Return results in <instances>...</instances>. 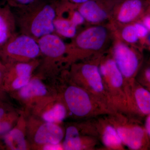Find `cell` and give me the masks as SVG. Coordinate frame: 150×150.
<instances>
[{"instance_id": "cell-1", "label": "cell", "mask_w": 150, "mask_h": 150, "mask_svg": "<svg viewBox=\"0 0 150 150\" xmlns=\"http://www.w3.org/2000/svg\"><path fill=\"white\" fill-rule=\"evenodd\" d=\"M115 38V30L109 23L91 25L67 43L64 63L70 66L78 61L102 56L110 50Z\"/></svg>"}, {"instance_id": "cell-2", "label": "cell", "mask_w": 150, "mask_h": 150, "mask_svg": "<svg viewBox=\"0 0 150 150\" xmlns=\"http://www.w3.org/2000/svg\"><path fill=\"white\" fill-rule=\"evenodd\" d=\"M60 4V0H42L27 7L16 9L14 13L20 33L37 40L55 33L54 21Z\"/></svg>"}, {"instance_id": "cell-3", "label": "cell", "mask_w": 150, "mask_h": 150, "mask_svg": "<svg viewBox=\"0 0 150 150\" xmlns=\"http://www.w3.org/2000/svg\"><path fill=\"white\" fill-rule=\"evenodd\" d=\"M99 68L112 110L131 115L124 79L110 51L101 57Z\"/></svg>"}, {"instance_id": "cell-4", "label": "cell", "mask_w": 150, "mask_h": 150, "mask_svg": "<svg viewBox=\"0 0 150 150\" xmlns=\"http://www.w3.org/2000/svg\"><path fill=\"white\" fill-rule=\"evenodd\" d=\"M103 56L73 63L70 65L69 74L74 83L85 89L115 112L110 105L100 70V62Z\"/></svg>"}, {"instance_id": "cell-5", "label": "cell", "mask_w": 150, "mask_h": 150, "mask_svg": "<svg viewBox=\"0 0 150 150\" xmlns=\"http://www.w3.org/2000/svg\"><path fill=\"white\" fill-rule=\"evenodd\" d=\"M64 99L67 108L76 117H95L114 113L88 92L77 85L67 88Z\"/></svg>"}, {"instance_id": "cell-6", "label": "cell", "mask_w": 150, "mask_h": 150, "mask_svg": "<svg viewBox=\"0 0 150 150\" xmlns=\"http://www.w3.org/2000/svg\"><path fill=\"white\" fill-rule=\"evenodd\" d=\"M108 119L116 129L123 145L134 150H147L150 148V138L136 117L116 112Z\"/></svg>"}, {"instance_id": "cell-7", "label": "cell", "mask_w": 150, "mask_h": 150, "mask_svg": "<svg viewBox=\"0 0 150 150\" xmlns=\"http://www.w3.org/2000/svg\"><path fill=\"white\" fill-rule=\"evenodd\" d=\"M40 56L37 40L21 33L13 36L0 50L1 61L5 64L32 62Z\"/></svg>"}, {"instance_id": "cell-8", "label": "cell", "mask_w": 150, "mask_h": 150, "mask_svg": "<svg viewBox=\"0 0 150 150\" xmlns=\"http://www.w3.org/2000/svg\"><path fill=\"white\" fill-rule=\"evenodd\" d=\"M109 51L123 75L126 86L133 83L142 67V57L140 51L115 36Z\"/></svg>"}, {"instance_id": "cell-9", "label": "cell", "mask_w": 150, "mask_h": 150, "mask_svg": "<svg viewBox=\"0 0 150 150\" xmlns=\"http://www.w3.org/2000/svg\"><path fill=\"white\" fill-rule=\"evenodd\" d=\"M150 1L121 0L115 6L108 23L114 29L137 22L146 13Z\"/></svg>"}, {"instance_id": "cell-10", "label": "cell", "mask_w": 150, "mask_h": 150, "mask_svg": "<svg viewBox=\"0 0 150 150\" xmlns=\"http://www.w3.org/2000/svg\"><path fill=\"white\" fill-rule=\"evenodd\" d=\"M121 0H89L77 7L86 22L91 25L108 23Z\"/></svg>"}, {"instance_id": "cell-11", "label": "cell", "mask_w": 150, "mask_h": 150, "mask_svg": "<svg viewBox=\"0 0 150 150\" xmlns=\"http://www.w3.org/2000/svg\"><path fill=\"white\" fill-rule=\"evenodd\" d=\"M40 49V56L44 58L45 69H53L55 63H64L67 43L55 33L40 38L37 40Z\"/></svg>"}, {"instance_id": "cell-12", "label": "cell", "mask_w": 150, "mask_h": 150, "mask_svg": "<svg viewBox=\"0 0 150 150\" xmlns=\"http://www.w3.org/2000/svg\"><path fill=\"white\" fill-rule=\"evenodd\" d=\"M6 67L4 88L5 91H13L28 83L35 66L31 62H21L6 65Z\"/></svg>"}, {"instance_id": "cell-13", "label": "cell", "mask_w": 150, "mask_h": 150, "mask_svg": "<svg viewBox=\"0 0 150 150\" xmlns=\"http://www.w3.org/2000/svg\"><path fill=\"white\" fill-rule=\"evenodd\" d=\"M126 93L131 115L146 117L150 114V92L136 79L126 86Z\"/></svg>"}, {"instance_id": "cell-14", "label": "cell", "mask_w": 150, "mask_h": 150, "mask_svg": "<svg viewBox=\"0 0 150 150\" xmlns=\"http://www.w3.org/2000/svg\"><path fill=\"white\" fill-rule=\"evenodd\" d=\"M96 121L91 131L92 136L99 137L103 144L110 150H123V144L114 126L108 118Z\"/></svg>"}, {"instance_id": "cell-15", "label": "cell", "mask_w": 150, "mask_h": 150, "mask_svg": "<svg viewBox=\"0 0 150 150\" xmlns=\"http://www.w3.org/2000/svg\"><path fill=\"white\" fill-rule=\"evenodd\" d=\"M76 8L72 6H68L66 15L62 3L59 5L54 25L55 33L61 38L72 39L77 34L78 26L75 24L72 18L73 11Z\"/></svg>"}, {"instance_id": "cell-16", "label": "cell", "mask_w": 150, "mask_h": 150, "mask_svg": "<svg viewBox=\"0 0 150 150\" xmlns=\"http://www.w3.org/2000/svg\"><path fill=\"white\" fill-rule=\"evenodd\" d=\"M96 137H86L85 139L81 137L76 127L71 126L67 128L64 140L63 142V149L80 150L91 149L96 144Z\"/></svg>"}, {"instance_id": "cell-17", "label": "cell", "mask_w": 150, "mask_h": 150, "mask_svg": "<svg viewBox=\"0 0 150 150\" xmlns=\"http://www.w3.org/2000/svg\"><path fill=\"white\" fill-rule=\"evenodd\" d=\"M16 19L8 4L0 7V48L16 34Z\"/></svg>"}, {"instance_id": "cell-18", "label": "cell", "mask_w": 150, "mask_h": 150, "mask_svg": "<svg viewBox=\"0 0 150 150\" xmlns=\"http://www.w3.org/2000/svg\"><path fill=\"white\" fill-rule=\"evenodd\" d=\"M63 130L56 123L46 122L38 128L34 141L38 144H59L64 138Z\"/></svg>"}, {"instance_id": "cell-19", "label": "cell", "mask_w": 150, "mask_h": 150, "mask_svg": "<svg viewBox=\"0 0 150 150\" xmlns=\"http://www.w3.org/2000/svg\"><path fill=\"white\" fill-rule=\"evenodd\" d=\"M18 90L19 96L24 99L44 96L47 92L46 86L37 78L31 79L26 85Z\"/></svg>"}, {"instance_id": "cell-20", "label": "cell", "mask_w": 150, "mask_h": 150, "mask_svg": "<svg viewBox=\"0 0 150 150\" xmlns=\"http://www.w3.org/2000/svg\"><path fill=\"white\" fill-rule=\"evenodd\" d=\"M4 140L7 147L9 149L14 150H26V142L23 132L16 127L12 129L4 136Z\"/></svg>"}, {"instance_id": "cell-21", "label": "cell", "mask_w": 150, "mask_h": 150, "mask_svg": "<svg viewBox=\"0 0 150 150\" xmlns=\"http://www.w3.org/2000/svg\"><path fill=\"white\" fill-rule=\"evenodd\" d=\"M114 30L115 37L128 45L134 46L140 39L134 23L120 26Z\"/></svg>"}, {"instance_id": "cell-22", "label": "cell", "mask_w": 150, "mask_h": 150, "mask_svg": "<svg viewBox=\"0 0 150 150\" xmlns=\"http://www.w3.org/2000/svg\"><path fill=\"white\" fill-rule=\"evenodd\" d=\"M67 114V109L64 105L57 103L45 111L42 118L46 122L56 123L63 121Z\"/></svg>"}, {"instance_id": "cell-23", "label": "cell", "mask_w": 150, "mask_h": 150, "mask_svg": "<svg viewBox=\"0 0 150 150\" xmlns=\"http://www.w3.org/2000/svg\"><path fill=\"white\" fill-rule=\"evenodd\" d=\"M15 114L13 112H8L0 120V136H4L12 128L15 121Z\"/></svg>"}, {"instance_id": "cell-24", "label": "cell", "mask_w": 150, "mask_h": 150, "mask_svg": "<svg viewBox=\"0 0 150 150\" xmlns=\"http://www.w3.org/2000/svg\"><path fill=\"white\" fill-rule=\"evenodd\" d=\"M136 80L150 92V66H146L140 69Z\"/></svg>"}, {"instance_id": "cell-25", "label": "cell", "mask_w": 150, "mask_h": 150, "mask_svg": "<svg viewBox=\"0 0 150 150\" xmlns=\"http://www.w3.org/2000/svg\"><path fill=\"white\" fill-rule=\"evenodd\" d=\"M7 4L11 8L21 9L35 4L42 0H6Z\"/></svg>"}, {"instance_id": "cell-26", "label": "cell", "mask_w": 150, "mask_h": 150, "mask_svg": "<svg viewBox=\"0 0 150 150\" xmlns=\"http://www.w3.org/2000/svg\"><path fill=\"white\" fill-rule=\"evenodd\" d=\"M134 25L137 29V33L139 39H143L146 37L149 34V30L147 27L141 23H134Z\"/></svg>"}, {"instance_id": "cell-27", "label": "cell", "mask_w": 150, "mask_h": 150, "mask_svg": "<svg viewBox=\"0 0 150 150\" xmlns=\"http://www.w3.org/2000/svg\"><path fill=\"white\" fill-rule=\"evenodd\" d=\"M6 65L2 61H0V96L4 91V79L5 74Z\"/></svg>"}, {"instance_id": "cell-28", "label": "cell", "mask_w": 150, "mask_h": 150, "mask_svg": "<svg viewBox=\"0 0 150 150\" xmlns=\"http://www.w3.org/2000/svg\"><path fill=\"white\" fill-rule=\"evenodd\" d=\"M61 1L63 2L67 3L77 7L81 4L89 1V0H60Z\"/></svg>"}, {"instance_id": "cell-29", "label": "cell", "mask_w": 150, "mask_h": 150, "mask_svg": "<svg viewBox=\"0 0 150 150\" xmlns=\"http://www.w3.org/2000/svg\"><path fill=\"white\" fill-rule=\"evenodd\" d=\"M43 150H59L63 149V147L61 146L59 144H46L45 145L44 147L43 148Z\"/></svg>"}, {"instance_id": "cell-30", "label": "cell", "mask_w": 150, "mask_h": 150, "mask_svg": "<svg viewBox=\"0 0 150 150\" xmlns=\"http://www.w3.org/2000/svg\"><path fill=\"white\" fill-rule=\"evenodd\" d=\"M144 127L150 139V114L146 116Z\"/></svg>"}, {"instance_id": "cell-31", "label": "cell", "mask_w": 150, "mask_h": 150, "mask_svg": "<svg viewBox=\"0 0 150 150\" xmlns=\"http://www.w3.org/2000/svg\"><path fill=\"white\" fill-rule=\"evenodd\" d=\"M143 24L150 30V16H146L143 19Z\"/></svg>"}, {"instance_id": "cell-32", "label": "cell", "mask_w": 150, "mask_h": 150, "mask_svg": "<svg viewBox=\"0 0 150 150\" xmlns=\"http://www.w3.org/2000/svg\"><path fill=\"white\" fill-rule=\"evenodd\" d=\"M6 108L4 106H0V120L4 117L5 115L8 113Z\"/></svg>"}, {"instance_id": "cell-33", "label": "cell", "mask_w": 150, "mask_h": 150, "mask_svg": "<svg viewBox=\"0 0 150 150\" xmlns=\"http://www.w3.org/2000/svg\"><path fill=\"white\" fill-rule=\"evenodd\" d=\"M4 147L0 144V150L4 149Z\"/></svg>"}, {"instance_id": "cell-34", "label": "cell", "mask_w": 150, "mask_h": 150, "mask_svg": "<svg viewBox=\"0 0 150 150\" xmlns=\"http://www.w3.org/2000/svg\"><path fill=\"white\" fill-rule=\"evenodd\" d=\"M149 41H150V37H149Z\"/></svg>"}, {"instance_id": "cell-35", "label": "cell", "mask_w": 150, "mask_h": 150, "mask_svg": "<svg viewBox=\"0 0 150 150\" xmlns=\"http://www.w3.org/2000/svg\"></svg>"}, {"instance_id": "cell-36", "label": "cell", "mask_w": 150, "mask_h": 150, "mask_svg": "<svg viewBox=\"0 0 150 150\" xmlns=\"http://www.w3.org/2000/svg\"><path fill=\"white\" fill-rule=\"evenodd\" d=\"M147 1H150V0H147Z\"/></svg>"}, {"instance_id": "cell-37", "label": "cell", "mask_w": 150, "mask_h": 150, "mask_svg": "<svg viewBox=\"0 0 150 150\" xmlns=\"http://www.w3.org/2000/svg\"><path fill=\"white\" fill-rule=\"evenodd\" d=\"M1 48H0V50H1Z\"/></svg>"}]
</instances>
